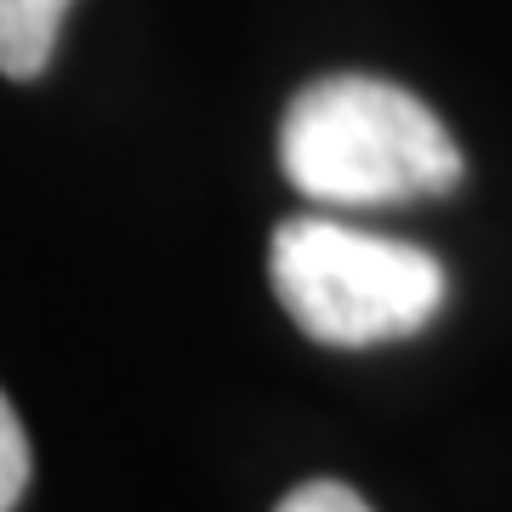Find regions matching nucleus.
<instances>
[{
    "label": "nucleus",
    "mask_w": 512,
    "mask_h": 512,
    "mask_svg": "<svg viewBox=\"0 0 512 512\" xmlns=\"http://www.w3.org/2000/svg\"><path fill=\"white\" fill-rule=\"evenodd\" d=\"M23 484H29V439H23V421L12 410V399L0 393V512L18 507Z\"/></svg>",
    "instance_id": "20e7f679"
},
{
    "label": "nucleus",
    "mask_w": 512,
    "mask_h": 512,
    "mask_svg": "<svg viewBox=\"0 0 512 512\" xmlns=\"http://www.w3.org/2000/svg\"><path fill=\"white\" fill-rule=\"evenodd\" d=\"M274 512H370V501L353 495L348 484H336V478H313V484L285 495Z\"/></svg>",
    "instance_id": "39448f33"
},
{
    "label": "nucleus",
    "mask_w": 512,
    "mask_h": 512,
    "mask_svg": "<svg viewBox=\"0 0 512 512\" xmlns=\"http://www.w3.org/2000/svg\"><path fill=\"white\" fill-rule=\"evenodd\" d=\"M279 165L319 205H404L461 183V148L416 92L376 74H325L279 120Z\"/></svg>",
    "instance_id": "f257e3e1"
},
{
    "label": "nucleus",
    "mask_w": 512,
    "mask_h": 512,
    "mask_svg": "<svg viewBox=\"0 0 512 512\" xmlns=\"http://www.w3.org/2000/svg\"><path fill=\"white\" fill-rule=\"evenodd\" d=\"M268 279L279 308L325 348L399 342L444 308V268L433 251L330 217L279 222Z\"/></svg>",
    "instance_id": "f03ea898"
},
{
    "label": "nucleus",
    "mask_w": 512,
    "mask_h": 512,
    "mask_svg": "<svg viewBox=\"0 0 512 512\" xmlns=\"http://www.w3.org/2000/svg\"><path fill=\"white\" fill-rule=\"evenodd\" d=\"M74 0H0V74L35 80L57 52V29Z\"/></svg>",
    "instance_id": "7ed1b4c3"
}]
</instances>
